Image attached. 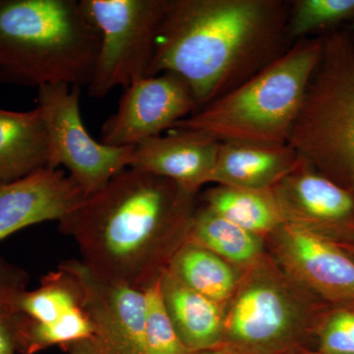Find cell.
<instances>
[{"mask_svg":"<svg viewBox=\"0 0 354 354\" xmlns=\"http://www.w3.org/2000/svg\"><path fill=\"white\" fill-rule=\"evenodd\" d=\"M351 38H353V36H351ZM353 46H354V38H353Z\"/></svg>","mask_w":354,"mask_h":354,"instance_id":"obj_28","label":"cell"},{"mask_svg":"<svg viewBox=\"0 0 354 354\" xmlns=\"http://www.w3.org/2000/svg\"><path fill=\"white\" fill-rule=\"evenodd\" d=\"M322 48V38L291 44L259 73L174 128L197 130L220 142L288 144Z\"/></svg>","mask_w":354,"mask_h":354,"instance_id":"obj_4","label":"cell"},{"mask_svg":"<svg viewBox=\"0 0 354 354\" xmlns=\"http://www.w3.org/2000/svg\"><path fill=\"white\" fill-rule=\"evenodd\" d=\"M100 36V50L88 93L102 99L148 75L167 0H79Z\"/></svg>","mask_w":354,"mask_h":354,"instance_id":"obj_7","label":"cell"},{"mask_svg":"<svg viewBox=\"0 0 354 354\" xmlns=\"http://www.w3.org/2000/svg\"><path fill=\"white\" fill-rule=\"evenodd\" d=\"M314 333L321 354H354V305H330L321 314Z\"/></svg>","mask_w":354,"mask_h":354,"instance_id":"obj_25","label":"cell"},{"mask_svg":"<svg viewBox=\"0 0 354 354\" xmlns=\"http://www.w3.org/2000/svg\"><path fill=\"white\" fill-rule=\"evenodd\" d=\"M199 354H220V353H209V351H207V353H199ZM223 354H225V353H223ZM228 354H230V353H228Z\"/></svg>","mask_w":354,"mask_h":354,"instance_id":"obj_27","label":"cell"},{"mask_svg":"<svg viewBox=\"0 0 354 354\" xmlns=\"http://www.w3.org/2000/svg\"><path fill=\"white\" fill-rule=\"evenodd\" d=\"M220 145L206 133L174 128L134 146L129 167L169 179L197 194L211 181Z\"/></svg>","mask_w":354,"mask_h":354,"instance_id":"obj_13","label":"cell"},{"mask_svg":"<svg viewBox=\"0 0 354 354\" xmlns=\"http://www.w3.org/2000/svg\"><path fill=\"white\" fill-rule=\"evenodd\" d=\"M290 1L167 0L147 77H183L198 111L283 55Z\"/></svg>","mask_w":354,"mask_h":354,"instance_id":"obj_2","label":"cell"},{"mask_svg":"<svg viewBox=\"0 0 354 354\" xmlns=\"http://www.w3.org/2000/svg\"><path fill=\"white\" fill-rule=\"evenodd\" d=\"M38 90L37 106L48 128V169L64 167L86 197L129 167L134 146L104 145L84 127L80 87L57 84Z\"/></svg>","mask_w":354,"mask_h":354,"instance_id":"obj_8","label":"cell"},{"mask_svg":"<svg viewBox=\"0 0 354 354\" xmlns=\"http://www.w3.org/2000/svg\"><path fill=\"white\" fill-rule=\"evenodd\" d=\"M99 50L77 0H0V82L88 87Z\"/></svg>","mask_w":354,"mask_h":354,"instance_id":"obj_3","label":"cell"},{"mask_svg":"<svg viewBox=\"0 0 354 354\" xmlns=\"http://www.w3.org/2000/svg\"><path fill=\"white\" fill-rule=\"evenodd\" d=\"M283 223L335 242L354 236V191L304 160L271 189Z\"/></svg>","mask_w":354,"mask_h":354,"instance_id":"obj_12","label":"cell"},{"mask_svg":"<svg viewBox=\"0 0 354 354\" xmlns=\"http://www.w3.org/2000/svg\"><path fill=\"white\" fill-rule=\"evenodd\" d=\"M186 241L209 249L242 271L269 254L264 237L230 223L205 205L195 209Z\"/></svg>","mask_w":354,"mask_h":354,"instance_id":"obj_18","label":"cell"},{"mask_svg":"<svg viewBox=\"0 0 354 354\" xmlns=\"http://www.w3.org/2000/svg\"><path fill=\"white\" fill-rule=\"evenodd\" d=\"M48 169V135L43 111L0 109V183Z\"/></svg>","mask_w":354,"mask_h":354,"instance_id":"obj_17","label":"cell"},{"mask_svg":"<svg viewBox=\"0 0 354 354\" xmlns=\"http://www.w3.org/2000/svg\"><path fill=\"white\" fill-rule=\"evenodd\" d=\"M325 309L322 301L293 283L268 254L243 271L225 305L220 348L230 354L283 353L315 332Z\"/></svg>","mask_w":354,"mask_h":354,"instance_id":"obj_6","label":"cell"},{"mask_svg":"<svg viewBox=\"0 0 354 354\" xmlns=\"http://www.w3.org/2000/svg\"><path fill=\"white\" fill-rule=\"evenodd\" d=\"M160 288L167 315L184 346L196 353L218 351L225 306L183 285L167 269L160 276Z\"/></svg>","mask_w":354,"mask_h":354,"instance_id":"obj_16","label":"cell"},{"mask_svg":"<svg viewBox=\"0 0 354 354\" xmlns=\"http://www.w3.org/2000/svg\"><path fill=\"white\" fill-rule=\"evenodd\" d=\"M167 271L183 285L223 306L234 295L243 274L209 249L188 241L174 254Z\"/></svg>","mask_w":354,"mask_h":354,"instance_id":"obj_19","label":"cell"},{"mask_svg":"<svg viewBox=\"0 0 354 354\" xmlns=\"http://www.w3.org/2000/svg\"><path fill=\"white\" fill-rule=\"evenodd\" d=\"M205 206L252 234L267 239L283 225L270 190H251L218 185L204 194Z\"/></svg>","mask_w":354,"mask_h":354,"instance_id":"obj_21","label":"cell"},{"mask_svg":"<svg viewBox=\"0 0 354 354\" xmlns=\"http://www.w3.org/2000/svg\"><path fill=\"white\" fill-rule=\"evenodd\" d=\"M29 281L24 269L0 256V354H17L16 335L22 319L18 299Z\"/></svg>","mask_w":354,"mask_h":354,"instance_id":"obj_23","label":"cell"},{"mask_svg":"<svg viewBox=\"0 0 354 354\" xmlns=\"http://www.w3.org/2000/svg\"><path fill=\"white\" fill-rule=\"evenodd\" d=\"M160 279L145 290L147 314L142 354H199L186 348L179 339L162 301Z\"/></svg>","mask_w":354,"mask_h":354,"instance_id":"obj_24","label":"cell"},{"mask_svg":"<svg viewBox=\"0 0 354 354\" xmlns=\"http://www.w3.org/2000/svg\"><path fill=\"white\" fill-rule=\"evenodd\" d=\"M269 255L298 286L330 305H354V259L337 242L283 223L266 239Z\"/></svg>","mask_w":354,"mask_h":354,"instance_id":"obj_10","label":"cell"},{"mask_svg":"<svg viewBox=\"0 0 354 354\" xmlns=\"http://www.w3.org/2000/svg\"><path fill=\"white\" fill-rule=\"evenodd\" d=\"M322 53L288 144L301 160L354 191V46L351 35L323 37Z\"/></svg>","mask_w":354,"mask_h":354,"instance_id":"obj_5","label":"cell"},{"mask_svg":"<svg viewBox=\"0 0 354 354\" xmlns=\"http://www.w3.org/2000/svg\"><path fill=\"white\" fill-rule=\"evenodd\" d=\"M354 259V236L346 241L337 242Z\"/></svg>","mask_w":354,"mask_h":354,"instance_id":"obj_26","label":"cell"},{"mask_svg":"<svg viewBox=\"0 0 354 354\" xmlns=\"http://www.w3.org/2000/svg\"><path fill=\"white\" fill-rule=\"evenodd\" d=\"M197 111L194 95L183 77L172 72L145 77L124 88L118 111L102 125L101 142L136 146L169 131Z\"/></svg>","mask_w":354,"mask_h":354,"instance_id":"obj_11","label":"cell"},{"mask_svg":"<svg viewBox=\"0 0 354 354\" xmlns=\"http://www.w3.org/2000/svg\"><path fill=\"white\" fill-rule=\"evenodd\" d=\"M196 193L138 169L121 171L59 221L97 278L145 291L186 241Z\"/></svg>","mask_w":354,"mask_h":354,"instance_id":"obj_1","label":"cell"},{"mask_svg":"<svg viewBox=\"0 0 354 354\" xmlns=\"http://www.w3.org/2000/svg\"><path fill=\"white\" fill-rule=\"evenodd\" d=\"M82 307L83 292L75 277L60 268L48 272L37 290L20 295L18 308L23 317L16 341L25 333L53 327Z\"/></svg>","mask_w":354,"mask_h":354,"instance_id":"obj_20","label":"cell"},{"mask_svg":"<svg viewBox=\"0 0 354 354\" xmlns=\"http://www.w3.org/2000/svg\"><path fill=\"white\" fill-rule=\"evenodd\" d=\"M83 198L78 184L58 169L0 183V241L23 228L59 221Z\"/></svg>","mask_w":354,"mask_h":354,"instance_id":"obj_14","label":"cell"},{"mask_svg":"<svg viewBox=\"0 0 354 354\" xmlns=\"http://www.w3.org/2000/svg\"><path fill=\"white\" fill-rule=\"evenodd\" d=\"M73 274L83 292L92 333L64 346L68 354H142L145 335L146 291L109 283L95 276L81 260L58 266Z\"/></svg>","mask_w":354,"mask_h":354,"instance_id":"obj_9","label":"cell"},{"mask_svg":"<svg viewBox=\"0 0 354 354\" xmlns=\"http://www.w3.org/2000/svg\"><path fill=\"white\" fill-rule=\"evenodd\" d=\"M300 160L288 144L221 142L209 183L270 190L295 171Z\"/></svg>","mask_w":354,"mask_h":354,"instance_id":"obj_15","label":"cell"},{"mask_svg":"<svg viewBox=\"0 0 354 354\" xmlns=\"http://www.w3.org/2000/svg\"><path fill=\"white\" fill-rule=\"evenodd\" d=\"M354 19V0H295L290 1L286 38L291 44L310 35Z\"/></svg>","mask_w":354,"mask_h":354,"instance_id":"obj_22","label":"cell"}]
</instances>
